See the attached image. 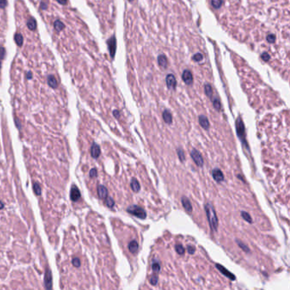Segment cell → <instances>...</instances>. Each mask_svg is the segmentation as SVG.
Instances as JSON below:
<instances>
[{
	"label": "cell",
	"mask_w": 290,
	"mask_h": 290,
	"mask_svg": "<svg viewBox=\"0 0 290 290\" xmlns=\"http://www.w3.org/2000/svg\"><path fill=\"white\" fill-rule=\"evenodd\" d=\"M237 244L239 245V247H240V248H241L243 250H244V251H245V252H247V253H248V252H249V248H248V247H247L245 244H243L242 242H240V241H238V240H237Z\"/></svg>",
	"instance_id": "25"
},
{
	"label": "cell",
	"mask_w": 290,
	"mask_h": 290,
	"mask_svg": "<svg viewBox=\"0 0 290 290\" xmlns=\"http://www.w3.org/2000/svg\"><path fill=\"white\" fill-rule=\"evenodd\" d=\"M89 175H90V177L91 178H95V177H96V175H97V170L95 169V168H93V169H91L90 170V172H89Z\"/></svg>",
	"instance_id": "31"
},
{
	"label": "cell",
	"mask_w": 290,
	"mask_h": 290,
	"mask_svg": "<svg viewBox=\"0 0 290 290\" xmlns=\"http://www.w3.org/2000/svg\"><path fill=\"white\" fill-rule=\"evenodd\" d=\"M100 154V148L96 144H93L91 147V156L94 158H97Z\"/></svg>",
	"instance_id": "15"
},
{
	"label": "cell",
	"mask_w": 290,
	"mask_h": 290,
	"mask_svg": "<svg viewBox=\"0 0 290 290\" xmlns=\"http://www.w3.org/2000/svg\"><path fill=\"white\" fill-rule=\"evenodd\" d=\"M213 104H214V107L217 111H220V107H221V105H220V101L217 99V98H215V99L213 100Z\"/></svg>",
	"instance_id": "22"
},
{
	"label": "cell",
	"mask_w": 290,
	"mask_h": 290,
	"mask_svg": "<svg viewBox=\"0 0 290 290\" xmlns=\"http://www.w3.org/2000/svg\"><path fill=\"white\" fill-rule=\"evenodd\" d=\"M3 208H4V204L0 202V209H3Z\"/></svg>",
	"instance_id": "33"
},
{
	"label": "cell",
	"mask_w": 290,
	"mask_h": 290,
	"mask_svg": "<svg viewBox=\"0 0 290 290\" xmlns=\"http://www.w3.org/2000/svg\"><path fill=\"white\" fill-rule=\"evenodd\" d=\"M6 6L7 0H0V52L4 43V32L6 29Z\"/></svg>",
	"instance_id": "1"
},
{
	"label": "cell",
	"mask_w": 290,
	"mask_h": 290,
	"mask_svg": "<svg viewBox=\"0 0 290 290\" xmlns=\"http://www.w3.org/2000/svg\"><path fill=\"white\" fill-rule=\"evenodd\" d=\"M181 77H182V80L186 84H192L193 83V75L189 70H185Z\"/></svg>",
	"instance_id": "7"
},
{
	"label": "cell",
	"mask_w": 290,
	"mask_h": 290,
	"mask_svg": "<svg viewBox=\"0 0 290 290\" xmlns=\"http://www.w3.org/2000/svg\"><path fill=\"white\" fill-rule=\"evenodd\" d=\"M177 153H178V157L180 158V160L181 162H184L185 160L184 151L182 149H180V148H179V149L177 150Z\"/></svg>",
	"instance_id": "20"
},
{
	"label": "cell",
	"mask_w": 290,
	"mask_h": 290,
	"mask_svg": "<svg viewBox=\"0 0 290 290\" xmlns=\"http://www.w3.org/2000/svg\"><path fill=\"white\" fill-rule=\"evenodd\" d=\"M72 264H73V265L74 266H76V267H79L80 266V260H79V259H78V258H74L73 260H72Z\"/></svg>",
	"instance_id": "29"
},
{
	"label": "cell",
	"mask_w": 290,
	"mask_h": 290,
	"mask_svg": "<svg viewBox=\"0 0 290 290\" xmlns=\"http://www.w3.org/2000/svg\"><path fill=\"white\" fill-rule=\"evenodd\" d=\"M97 191H98V195H99V197L100 198L104 199L105 197H107L108 191H107V189L105 188L104 185H99Z\"/></svg>",
	"instance_id": "13"
},
{
	"label": "cell",
	"mask_w": 290,
	"mask_h": 290,
	"mask_svg": "<svg viewBox=\"0 0 290 290\" xmlns=\"http://www.w3.org/2000/svg\"><path fill=\"white\" fill-rule=\"evenodd\" d=\"M181 202H182V205H183V207H184V209H185L186 212L191 213V212L192 211V203H191L190 200H189L187 197H183L182 199H181Z\"/></svg>",
	"instance_id": "12"
},
{
	"label": "cell",
	"mask_w": 290,
	"mask_h": 290,
	"mask_svg": "<svg viewBox=\"0 0 290 290\" xmlns=\"http://www.w3.org/2000/svg\"><path fill=\"white\" fill-rule=\"evenodd\" d=\"M44 282H45L46 289H50L52 288V276H51V272L50 271V269L46 270L45 277H44Z\"/></svg>",
	"instance_id": "8"
},
{
	"label": "cell",
	"mask_w": 290,
	"mask_h": 290,
	"mask_svg": "<svg viewBox=\"0 0 290 290\" xmlns=\"http://www.w3.org/2000/svg\"><path fill=\"white\" fill-rule=\"evenodd\" d=\"M138 248H139V245H138V243L136 241H131L129 243V251L131 252L132 254H135L138 251Z\"/></svg>",
	"instance_id": "16"
},
{
	"label": "cell",
	"mask_w": 290,
	"mask_h": 290,
	"mask_svg": "<svg viewBox=\"0 0 290 290\" xmlns=\"http://www.w3.org/2000/svg\"><path fill=\"white\" fill-rule=\"evenodd\" d=\"M175 250H176V252H177L179 255H184L185 251V249L184 248V247L182 246V245H180V244H177V245H176Z\"/></svg>",
	"instance_id": "21"
},
{
	"label": "cell",
	"mask_w": 290,
	"mask_h": 290,
	"mask_svg": "<svg viewBox=\"0 0 290 290\" xmlns=\"http://www.w3.org/2000/svg\"><path fill=\"white\" fill-rule=\"evenodd\" d=\"M205 212L207 214V218L209 220V223L210 225L211 229L214 231H216L217 228H218V218L216 215L215 210L214 209V207L211 205L210 203H208L205 205Z\"/></svg>",
	"instance_id": "2"
},
{
	"label": "cell",
	"mask_w": 290,
	"mask_h": 290,
	"mask_svg": "<svg viewBox=\"0 0 290 290\" xmlns=\"http://www.w3.org/2000/svg\"><path fill=\"white\" fill-rule=\"evenodd\" d=\"M241 215H242V217H243L244 220H246L247 222H248V223H252V222H253V220H252L251 216H250L247 212H245V211L241 212Z\"/></svg>",
	"instance_id": "19"
},
{
	"label": "cell",
	"mask_w": 290,
	"mask_h": 290,
	"mask_svg": "<svg viewBox=\"0 0 290 290\" xmlns=\"http://www.w3.org/2000/svg\"><path fill=\"white\" fill-rule=\"evenodd\" d=\"M152 270L156 272H158L160 271V265L159 263H153L152 264V266H151Z\"/></svg>",
	"instance_id": "26"
},
{
	"label": "cell",
	"mask_w": 290,
	"mask_h": 290,
	"mask_svg": "<svg viewBox=\"0 0 290 290\" xmlns=\"http://www.w3.org/2000/svg\"><path fill=\"white\" fill-rule=\"evenodd\" d=\"M222 2H223V0H212V5L214 8L219 9L222 4Z\"/></svg>",
	"instance_id": "23"
},
{
	"label": "cell",
	"mask_w": 290,
	"mask_h": 290,
	"mask_svg": "<svg viewBox=\"0 0 290 290\" xmlns=\"http://www.w3.org/2000/svg\"><path fill=\"white\" fill-rule=\"evenodd\" d=\"M113 114H114L116 117H119V112H118V111H114L113 112Z\"/></svg>",
	"instance_id": "32"
},
{
	"label": "cell",
	"mask_w": 290,
	"mask_h": 290,
	"mask_svg": "<svg viewBox=\"0 0 290 290\" xmlns=\"http://www.w3.org/2000/svg\"><path fill=\"white\" fill-rule=\"evenodd\" d=\"M130 185H131L132 190H133L134 192H138L141 190V185H140L139 182H138V180H137L136 179H133V180H132Z\"/></svg>",
	"instance_id": "18"
},
{
	"label": "cell",
	"mask_w": 290,
	"mask_h": 290,
	"mask_svg": "<svg viewBox=\"0 0 290 290\" xmlns=\"http://www.w3.org/2000/svg\"><path fill=\"white\" fill-rule=\"evenodd\" d=\"M166 83H167L168 88L169 89H175L177 84L175 77L173 74H168L166 77Z\"/></svg>",
	"instance_id": "6"
},
{
	"label": "cell",
	"mask_w": 290,
	"mask_h": 290,
	"mask_svg": "<svg viewBox=\"0 0 290 290\" xmlns=\"http://www.w3.org/2000/svg\"><path fill=\"white\" fill-rule=\"evenodd\" d=\"M199 123L204 129L208 130L209 129V119L207 117H205L203 115L199 116Z\"/></svg>",
	"instance_id": "11"
},
{
	"label": "cell",
	"mask_w": 290,
	"mask_h": 290,
	"mask_svg": "<svg viewBox=\"0 0 290 290\" xmlns=\"http://www.w3.org/2000/svg\"><path fill=\"white\" fill-rule=\"evenodd\" d=\"M216 268L220 271V272L222 273L223 275H225L226 277H228V278H230V279H231V280H235L236 279V277H235V276L232 274V273H231L229 271H227L224 266H222V265H219V264H216Z\"/></svg>",
	"instance_id": "10"
},
{
	"label": "cell",
	"mask_w": 290,
	"mask_h": 290,
	"mask_svg": "<svg viewBox=\"0 0 290 290\" xmlns=\"http://www.w3.org/2000/svg\"><path fill=\"white\" fill-rule=\"evenodd\" d=\"M191 157H192V160L194 161V163L198 167H202V165H203V159H202V155H201V153L197 150L193 149L191 151Z\"/></svg>",
	"instance_id": "5"
},
{
	"label": "cell",
	"mask_w": 290,
	"mask_h": 290,
	"mask_svg": "<svg viewBox=\"0 0 290 290\" xmlns=\"http://www.w3.org/2000/svg\"><path fill=\"white\" fill-rule=\"evenodd\" d=\"M127 211L139 219H146V212L140 206H137V205H133V206L129 207L127 209Z\"/></svg>",
	"instance_id": "4"
},
{
	"label": "cell",
	"mask_w": 290,
	"mask_h": 290,
	"mask_svg": "<svg viewBox=\"0 0 290 290\" xmlns=\"http://www.w3.org/2000/svg\"><path fill=\"white\" fill-rule=\"evenodd\" d=\"M33 188H34V192L37 195H40L41 194V188L40 186L37 184L33 185Z\"/></svg>",
	"instance_id": "27"
},
{
	"label": "cell",
	"mask_w": 290,
	"mask_h": 290,
	"mask_svg": "<svg viewBox=\"0 0 290 290\" xmlns=\"http://www.w3.org/2000/svg\"><path fill=\"white\" fill-rule=\"evenodd\" d=\"M105 203H106V206L109 207V208H112L114 206V201L112 197H107Z\"/></svg>",
	"instance_id": "24"
},
{
	"label": "cell",
	"mask_w": 290,
	"mask_h": 290,
	"mask_svg": "<svg viewBox=\"0 0 290 290\" xmlns=\"http://www.w3.org/2000/svg\"><path fill=\"white\" fill-rule=\"evenodd\" d=\"M236 128H237V133L238 137L240 138V140L242 141L243 145L245 146V148L248 149V144H247L246 141V133H245V128H244V124H243V120L238 117L237 120V123H236Z\"/></svg>",
	"instance_id": "3"
},
{
	"label": "cell",
	"mask_w": 290,
	"mask_h": 290,
	"mask_svg": "<svg viewBox=\"0 0 290 290\" xmlns=\"http://www.w3.org/2000/svg\"><path fill=\"white\" fill-rule=\"evenodd\" d=\"M195 247H193V246H192V245H189V246L187 247V251H188V253L190 254V255H193L194 253H195Z\"/></svg>",
	"instance_id": "30"
},
{
	"label": "cell",
	"mask_w": 290,
	"mask_h": 290,
	"mask_svg": "<svg viewBox=\"0 0 290 290\" xmlns=\"http://www.w3.org/2000/svg\"><path fill=\"white\" fill-rule=\"evenodd\" d=\"M80 192H79V190L77 188V187H75V186H73L72 187V189H71V200L72 201H77V200H79V198H80Z\"/></svg>",
	"instance_id": "14"
},
{
	"label": "cell",
	"mask_w": 290,
	"mask_h": 290,
	"mask_svg": "<svg viewBox=\"0 0 290 290\" xmlns=\"http://www.w3.org/2000/svg\"><path fill=\"white\" fill-rule=\"evenodd\" d=\"M163 118L164 120V122L166 123H172V120H173V117H172V115L171 113L168 112V111H164L163 113Z\"/></svg>",
	"instance_id": "17"
},
{
	"label": "cell",
	"mask_w": 290,
	"mask_h": 290,
	"mask_svg": "<svg viewBox=\"0 0 290 290\" xmlns=\"http://www.w3.org/2000/svg\"><path fill=\"white\" fill-rule=\"evenodd\" d=\"M158 278L157 276H153V277H151V278L150 279V282H151V285H156V284L158 283Z\"/></svg>",
	"instance_id": "28"
},
{
	"label": "cell",
	"mask_w": 290,
	"mask_h": 290,
	"mask_svg": "<svg viewBox=\"0 0 290 290\" xmlns=\"http://www.w3.org/2000/svg\"><path fill=\"white\" fill-rule=\"evenodd\" d=\"M212 175H213V178L214 180L218 182V183H220L224 180V175L222 173V171L216 168V169H214L213 172H212Z\"/></svg>",
	"instance_id": "9"
}]
</instances>
